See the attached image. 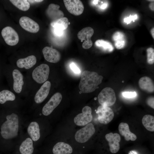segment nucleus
<instances>
[{
  "label": "nucleus",
  "instance_id": "1a4fd4ad",
  "mask_svg": "<svg viewBox=\"0 0 154 154\" xmlns=\"http://www.w3.org/2000/svg\"><path fill=\"white\" fill-rule=\"evenodd\" d=\"M95 131L94 125L92 123H88L77 131L75 135V139L78 143H84L91 137Z\"/></svg>",
  "mask_w": 154,
  "mask_h": 154
},
{
  "label": "nucleus",
  "instance_id": "6ab92c4d",
  "mask_svg": "<svg viewBox=\"0 0 154 154\" xmlns=\"http://www.w3.org/2000/svg\"><path fill=\"white\" fill-rule=\"evenodd\" d=\"M60 6L53 3L50 4L46 11L47 15L53 21L63 17V12L59 9Z\"/></svg>",
  "mask_w": 154,
  "mask_h": 154
},
{
  "label": "nucleus",
  "instance_id": "ea45409f",
  "mask_svg": "<svg viewBox=\"0 0 154 154\" xmlns=\"http://www.w3.org/2000/svg\"><path fill=\"white\" fill-rule=\"evenodd\" d=\"M107 6V4L104 3L101 5V8L104 9L106 8Z\"/></svg>",
  "mask_w": 154,
  "mask_h": 154
},
{
  "label": "nucleus",
  "instance_id": "39448f33",
  "mask_svg": "<svg viewBox=\"0 0 154 154\" xmlns=\"http://www.w3.org/2000/svg\"><path fill=\"white\" fill-rule=\"evenodd\" d=\"M21 98L9 88L2 84L0 86V105L15 108L21 103Z\"/></svg>",
  "mask_w": 154,
  "mask_h": 154
},
{
  "label": "nucleus",
  "instance_id": "9b49d317",
  "mask_svg": "<svg viewBox=\"0 0 154 154\" xmlns=\"http://www.w3.org/2000/svg\"><path fill=\"white\" fill-rule=\"evenodd\" d=\"M1 35L5 42L11 46L16 45L19 40V35L10 26L4 28L1 32Z\"/></svg>",
  "mask_w": 154,
  "mask_h": 154
},
{
  "label": "nucleus",
  "instance_id": "ddd939ff",
  "mask_svg": "<svg viewBox=\"0 0 154 154\" xmlns=\"http://www.w3.org/2000/svg\"><path fill=\"white\" fill-rule=\"evenodd\" d=\"M98 119L102 124H107L113 119L114 114L112 110L109 107L101 105L97 109Z\"/></svg>",
  "mask_w": 154,
  "mask_h": 154
},
{
  "label": "nucleus",
  "instance_id": "6e6552de",
  "mask_svg": "<svg viewBox=\"0 0 154 154\" xmlns=\"http://www.w3.org/2000/svg\"><path fill=\"white\" fill-rule=\"evenodd\" d=\"M98 99L101 105L109 107L115 104L116 97L114 90L112 88L106 87L104 88L99 94Z\"/></svg>",
  "mask_w": 154,
  "mask_h": 154
},
{
  "label": "nucleus",
  "instance_id": "a211bd4d",
  "mask_svg": "<svg viewBox=\"0 0 154 154\" xmlns=\"http://www.w3.org/2000/svg\"><path fill=\"white\" fill-rule=\"evenodd\" d=\"M105 137L108 142L110 152L115 153L118 151L120 149L119 142L121 140V137L119 134L116 133H110L106 134Z\"/></svg>",
  "mask_w": 154,
  "mask_h": 154
},
{
  "label": "nucleus",
  "instance_id": "4c0bfd02",
  "mask_svg": "<svg viewBox=\"0 0 154 154\" xmlns=\"http://www.w3.org/2000/svg\"><path fill=\"white\" fill-rule=\"evenodd\" d=\"M128 154H139L137 151L135 150H131L129 151Z\"/></svg>",
  "mask_w": 154,
  "mask_h": 154
},
{
  "label": "nucleus",
  "instance_id": "393cba45",
  "mask_svg": "<svg viewBox=\"0 0 154 154\" xmlns=\"http://www.w3.org/2000/svg\"><path fill=\"white\" fill-rule=\"evenodd\" d=\"M112 38L115 41V46L117 49L122 48L125 45V40L124 35L123 33L117 32L113 35Z\"/></svg>",
  "mask_w": 154,
  "mask_h": 154
},
{
  "label": "nucleus",
  "instance_id": "79ce46f5",
  "mask_svg": "<svg viewBox=\"0 0 154 154\" xmlns=\"http://www.w3.org/2000/svg\"><path fill=\"white\" fill-rule=\"evenodd\" d=\"M98 0L94 1H93V4H97V3H98Z\"/></svg>",
  "mask_w": 154,
  "mask_h": 154
},
{
  "label": "nucleus",
  "instance_id": "a19ab883",
  "mask_svg": "<svg viewBox=\"0 0 154 154\" xmlns=\"http://www.w3.org/2000/svg\"><path fill=\"white\" fill-rule=\"evenodd\" d=\"M151 34L153 38H154V28H153L151 31Z\"/></svg>",
  "mask_w": 154,
  "mask_h": 154
},
{
  "label": "nucleus",
  "instance_id": "c9c22d12",
  "mask_svg": "<svg viewBox=\"0 0 154 154\" xmlns=\"http://www.w3.org/2000/svg\"><path fill=\"white\" fill-rule=\"evenodd\" d=\"M54 34L57 36H60L62 35L64 31L57 29H54Z\"/></svg>",
  "mask_w": 154,
  "mask_h": 154
},
{
  "label": "nucleus",
  "instance_id": "473e14b6",
  "mask_svg": "<svg viewBox=\"0 0 154 154\" xmlns=\"http://www.w3.org/2000/svg\"><path fill=\"white\" fill-rule=\"evenodd\" d=\"M137 15H130L129 17L125 18L124 19V22L127 23L128 24L131 22V21H133L134 22L135 20L137 19Z\"/></svg>",
  "mask_w": 154,
  "mask_h": 154
},
{
  "label": "nucleus",
  "instance_id": "4468645a",
  "mask_svg": "<svg viewBox=\"0 0 154 154\" xmlns=\"http://www.w3.org/2000/svg\"><path fill=\"white\" fill-rule=\"evenodd\" d=\"M94 33L93 29L90 27L84 28L78 32V38L82 41H84L82 44L84 49H88L92 46L93 43L91 38Z\"/></svg>",
  "mask_w": 154,
  "mask_h": 154
},
{
  "label": "nucleus",
  "instance_id": "5701e85b",
  "mask_svg": "<svg viewBox=\"0 0 154 154\" xmlns=\"http://www.w3.org/2000/svg\"><path fill=\"white\" fill-rule=\"evenodd\" d=\"M140 88L142 90L148 93H152L154 91V85L152 80L147 76L141 77L139 81Z\"/></svg>",
  "mask_w": 154,
  "mask_h": 154
},
{
  "label": "nucleus",
  "instance_id": "dca6fc26",
  "mask_svg": "<svg viewBox=\"0 0 154 154\" xmlns=\"http://www.w3.org/2000/svg\"><path fill=\"white\" fill-rule=\"evenodd\" d=\"M19 23L23 28L29 32L35 33L39 31L40 27L38 24L27 17L23 16L21 17Z\"/></svg>",
  "mask_w": 154,
  "mask_h": 154
},
{
  "label": "nucleus",
  "instance_id": "7ed1b4c3",
  "mask_svg": "<svg viewBox=\"0 0 154 154\" xmlns=\"http://www.w3.org/2000/svg\"><path fill=\"white\" fill-rule=\"evenodd\" d=\"M15 111L13 110L7 115L6 120L1 125L0 133L3 138L10 139L18 135L19 128V117Z\"/></svg>",
  "mask_w": 154,
  "mask_h": 154
},
{
  "label": "nucleus",
  "instance_id": "f03ea898",
  "mask_svg": "<svg viewBox=\"0 0 154 154\" xmlns=\"http://www.w3.org/2000/svg\"><path fill=\"white\" fill-rule=\"evenodd\" d=\"M50 71V67L48 64L42 63L36 65L26 72L25 76L29 93L28 96L48 80Z\"/></svg>",
  "mask_w": 154,
  "mask_h": 154
},
{
  "label": "nucleus",
  "instance_id": "aec40b11",
  "mask_svg": "<svg viewBox=\"0 0 154 154\" xmlns=\"http://www.w3.org/2000/svg\"><path fill=\"white\" fill-rule=\"evenodd\" d=\"M72 147L69 144L62 142L57 143L53 146V154H72L73 153Z\"/></svg>",
  "mask_w": 154,
  "mask_h": 154
},
{
  "label": "nucleus",
  "instance_id": "7c9ffc66",
  "mask_svg": "<svg viewBox=\"0 0 154 154\" xmlns=\"http://www.w3.org/2000/svg\"><path fill=\"white\" fill-rule=\"evenodd\" d=\"M4 62H0V86L2 84V83L4 77V70L5 65Z\"/></svg>",
  "mask_w": 154,
  "mask_h": 154
},
{
  "label": "nucleus",
  "instance_id": "2eb2a0df",
  "mask_svg": "<svg viewBox=\"0 0 154 154\" xmlns=\"http://www.w3.org/2000/svg\"><path fill=\"white\" fill-rule=\"evenodd\" d=\"M65 7L68 11L76 16L81 15L84 10V6L79 0H64Z\"/></svg>",
  "mask_w": 154,
  "mask_h": 154
},
{
  "label": "nucleus",
  "instance_id": "9d476101",
  "mask_svg": "<svg viewBox=\"0 0 154 154\" xmlns=\"http://www.w3.org/2000/svg\"><path fill=\"white\" fill-rule=\"evenodd\" d=\"M62 98V95L60 93H54L43 107L41 110L42 114L46 116L50 115L59 105Z\"/></svg>",
  "mask_w": 154,
  "mask_h": 154
},
{
  "label": "nucleus",
  "instance_id": "2f4dec72",
  "mask_svg": "<svg viewBox=\"0 0 154 154\" xmlns=\"http://www.w3.org/2000/svg\"><path fill=\"white\" fill-rule=\"evenodd\" d=\"M122 94L124 97L128 98H134L137 96V93L135 92H123Z\"/></svg>",
  "mask_w": 154,
  "mask_h": 154
},
{
  "label": "nucleus",
  "instance_id": "cd10ccee",
  "mask_svg": "<svg viewBox=\"0 0 154 154\" xmlns=\"http://www.w3.org/2000/svg\"><path fill=\"white\" fill-rule=\"evenodd\" d=\"M9 1L17 8L23 11H27L30 7V4L27 0H10Z\"/></svg>",
  "mask_w": 154,
  "mask_h": 154
},
{
  "label": "nucleus",
  "instance_id": "a878e982",
  "mask_svg": "<svg viewBox=\"0 0 154 154\" xmlns=\"http://www.w3.org/2000/svg\"><path fill=\"white\" fill-rule=\"evenodd\" d=\"M69 21L66 17H63L53 21L51 25L54 29H57L62 30L66 29L68 27Z\"/></svg>",
  "mask_w": 154,
  "mask_h": 154
},
{
  "label": "nucleus",
  "instance_id": "f8f14e48",
  "mask_svg": "<svg viewBox=\"0 0 154 154\" xmlns=\"http://www.w3.org/2000/svg\"><path fill=\"white\" fill-rule=\"evenodd\" d=\"M92 109L89 106H86L82 110V113L78 114L74 119V122L77 125L84 126L90 122L92 119Z\"/></svg>",
  "mask_w": 154,
  "mask_h": 154
},
{
  "label": "nucleus",
  "instance_id": "37998d69",
  "mask_svg": "<svg viewBox=\"0 0 154 154\" xmlns=\"http://www.w3.org/2000/svg\"><path fill=\"white\" fill-rule=\"evenodd\" d=\"M153 0H148V1H153Z\"/></svg>",
  "mask_w": 154,
  "mask_h": 154
},
{
  "label": "nucleus",
  "instance_id": "f704fd0d",
  "mask_svg": "<svg viewBox=\"0 0 154 154\" xmlns=\"http://www.w3.org/2000/svg\"><path fill=\"white\" fill-rule=\"evenodd\" d=\"M71 69L75 73L79 74L80 72V69L77 67L74 63H72L70 65Z\"/></svg>",
  "mask_w": 154,
  "mask_h": 154
},
{
  "label": "nucleus",
  "instance_id": "72a5a7b5",
  "mask_svg": "<svg viewBox=\"0 0 154 154\" xmlns=\"http://www.w3.org/2000/svg\"><path fill=\"white\" fill-rule=\"evenodd\" d=\"M154 98L153 97H150L148 98L146 100L147 104L153 109H154Z\"/></svg>",
  "mask_w": 154,
  "mask_h": 154
},
{
  "label": "nucleus",
  "instance_id": "20e7f679",
  "mask_svg": "<svg viewBox=\"0 0 154 154\" xmlns=\"http://www.w3.org/2000/svg\"><path fill=\"white\" fill-rule=\"evenodd\" d=\"M103 79V76L96 72L84 70L81 75L79 89L83 93L92 92L98 88Z\"/></svg>",
  "mask_w": 154,
  "mask_h": 154
},
{
  "label": "nucleus",
  "instance_id": "423d86ee",
  "mask_svg": "<svg viewBox=\"0 0 154 154\" xmlns=\"http://www.w3.org/2000/svg\"><path fill=\"white\" fill-rule=\"evenodd\" d=\"M52 85L50 81H46L27 98L31 100L33 106L35 107L42 102L47 98L50 93Z\"/></svg>",
  "mask_w": 154,
  "mask_h": 154
},
{
  "label": "nucleus",
  "instance_id": "c756f323",
  "mask_svg": "<svg viewBox=\"0 0 154 154\" xmlns=\"http://www.w3.org/2000/svg\"><path fill=\"white\" fill-rule=\"evenodd\" d=\"M147 62L149 64H153L154 62V50L150 47L147 50Z\"/></svg>",
  "mask_w": 154,
  "mask_h": 154
},
{
  "label": "nucleus",
  "instance_id": "c85d7f7f",
  "mask_svg": "<svg viewBox=\"0 0 154 154\" xmlns=\"http://www.w3.org/2000/svg\"><path fill=\"white\" fill-rule=\"evenodd\" d=\"M95 44L96 46L102 48L103 50L108 52H112L114 49L110 42L103 40H98L96 41Z\"/></svg>",
  "mask_w": 154,
  "mask_h": 154
},
{
  "label": "nucleus",
  "instance_id": "b1692460",
  "mask_svg": "<svg viewBox=\"0 0 154 154\" xmlns=\"http://www.w3.org/2000/svg\"><path fill=\"white\" fill-rule=\"evenodd\" d=\"M33 150V141L30 137L25 139L19 147V151L21 154H32Z\"/></svg>",
  "mask_w": 154,
  "mask_h": 154
},
{
  "label": "nucleus",
  "instance_id": "58836bf2",
  "mask_svg": "<svg viewBox=\"0 0 154 154\" xmlns=\"http://www.w3.org/2000/svg\"><path fill=\"white\" fill-rule=\"evenodd\" d=\"M27 1H29V2H31L32 3H34V2H42L43 1V0H27Z\"/></svg>",
  "mask_w": 154,
  "mask_h": 154
},
{
  "label": "nucleus",
  "instance_id": "f257e3e1",
  "mask_svg": "<svg viewBox=\"0 0 154 154\" xmlns=\"http://www.w3.org/2000/svg\"><path fill=\"white\" fill-rule=\"evenodd\" d=\"M4 75L10 89L20 98H27L29 91L25 75L12 65H6Z\"/></svg>",
  "mask_w": 154,
  "mask_h": 154
},
{
  "label": "nucleus",
  "instance_id": "412c9836",
  "mask_svg": "<svg viewBox=\"0 0 154 154\" xmlns=\"http://www.w3.org/2000/svg\"><path fill=\"white\" fill-rule=\"evenodd\" d=\"M118 130L120 134L124 137L126 141L130 140L135 141L136 139V136L130 131L127 123L124 122L121 123L118 126Z\"/></svg>",
  "mask_w": 154,
  "mask_h": 154
},
{
  "label": "nucleus",
  "instance_id": "bb28decb",
  "mask_svg": "<svg viewBox=\"0 0 154 154\" xmlns=\"http://www.w3.org/2000/svg\"><path fill=\"white\" fill-rule=\"evenodd\" d=\"M144 126L148 130L154 131V117L150 115H146L143 116L142 120Z\"/></svg>",
  "mask_w": 154,
  "mask_h": 154
},
{
  "label": "nucleus",
  "instance_id": "e433bc0d",
  "mask_svg": "<svg viewBox=\"0 0 154 154\" xmlns=\"http://www.w3.org/2000/svg\"><path fill=\"white\" fill-rule=\"evenodd\" d=\"M154 3L152 2L150 3L149 5V7L150 9L153 11L154 10Z\"/></svg>",
  "mask_w": 154,
  "mask_h": 154
},
{
  "label": "nucleus",
  "instance_id": "4be33fe9",
  "mask_svg": "<svg viewBox=\"0 0 154 154\" xmlns=\"http://www.w3.org/2000/svg\"><path fill=\"white\" fill-rule=\"evenodd\" d=\"M27 133L33 141H38L40 137V129L38 123L36 121L31 122L27 129Z\"/></svg>",
  "mask_w": 154,
  "mask_h": 154
},
{
  "label": "nucleus",
  "instance_id": "0eeeda50",
  "mask_svg": "<svg viewBox=\"0 0 154 154\" xmlns=\"http://www.w3.org/2000/svg\"><path fill=\"white\" fill-rule=\"evenodd\" d=\"M37 61L36 56L31 54L18 58L16 60L14 64L12 65L22 72H26L37 65Z\"/></svg>",
  "mask_w": 154,
  "mask_h": 154
},
{
  "label": "nucleus",
  "instance_id": "f3484780",
  "mask_svg": "<svg viewBox=\"0 0 154 154\" xmlns=\"http://www.w3.org/2000/svg\"><path fill=\"white\" fill-rule=\"evenodd\" d=\"M42 53L45 60L49 62L56 63L61 58L60 52L52 47H45L42 50Z\"/></svg>",
  "mask_w": 154,
  "mask_h": 154
}]
</instances>
